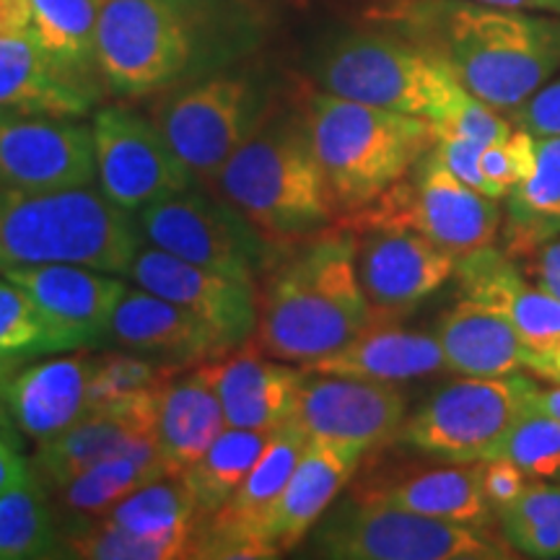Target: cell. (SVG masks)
I'll return each mask as SVG.
<instances>
[{
    "label": "cell",
    "instance_id": "16",
    "mask_svg": "<svg viewBox=\"0 0 560 560\" xmlns=\"http://www.w3.org/2000/svg\"><path fill=\"white\" fill-rule=\"evenodd\" d=\"M96 177L91 128L73 117L0 109V190H60Z\"/></svg>",
    "mask_w": 560,
    "mask_h": 560
},
{
    "label": "cell",
    "instance_id": "25",
    "mask_svg": "<svg viewBox=\"0 0 560 560\" xmlns=\"http://www.w3.org/2000/svg\"><path fill=\"white\" fill-rule=\"evenodd\" d=\"M94 355L70 350L50 361L32 363L3 387L5 410L13 425L37 444H45L91 410Z\"/></svg>",
    "mask_w": 560,
    "mask_h": 560
},
{
    "label": "cell",
    "instance_id": "31",
    "mask_svg": "<svg viewBox=\"0 0 560 560\" xmlns=\"http://www.w3.org/2000/svg\"><path fill=\"white\" fill-rule=\"evenodd\" d=\"M361 495L444 522L490 527L495 520L482 488V462H446V467L402 475Z\"/></svg>",
    "mask_w": 560,
    "mask_h": 560
},
{
    "label": "cell",
    "instance_id": "45",
    "mask_svg": "<svg viewBox=\"0 0 560 560\" xmlns=\"http://www.w3.org/2000/svg\"><path fill=\"white\" fill-rule=\"evenodd\" d=\"M532 283L560 299V236L545 240L514 257Z\"/></svg>",
    "mask_w": 560,
    "mask_h": 560
},
{
    "label": "cell",
    "instance_id": "6",
    "mask_svg": "<svg viewBox=\"0 0 560 560\" xmlns=\"http://www.w3.org/2000/svg\"><path fill=\"white\" fill-rule=\"evenodd\" d=\"M319 91L402 115L444 122L467 94L441 62L387 30L350 32L327 42L312 62Z\"/></svg>",
    "mask_w": 560,
    "mask_h": 560
},
{
    "label": "cell",
    "instance_id": "9",
    "mask_svg": "<svg viewBox=\"0 0 560 560\" xmlns=\"http://www.w3.org/2000/svg\"><path fill=\"white\" fill-rule=\"evenodd\" d=\"M532 376H465L439 387L405 418L400 441L439 462H482L511 425L532 408Z\"/></svg>",
    "mask_w": 560,
    "mask_h": 560
},
{
    "label": "cell",
    "instance_id": "47",
    "mask_svg": "<svg viewBox=\"0 0 560 560\" xmlns=\"http://www.w3.org/2000/svg\"><path fill=\"white\" fill-rule=\"evenodd\" d=\"M30 472L32 467L26 465V459L21 457L16 446L11 444L9 429L0 425V493H5V490L13 486H19V482Z\"/></svg>",
    "mask_w": 560,
    "mask_h": 560
},
{
    "label": "cell",
    "instance_id": "18",
    "mask_svg": "<svg viewBox=\"0 0 560 560\" xmlns=\"http://www.w3.org/2000/svg\"><path fill=\"white\" fill-rule=\"evenodd\" d=\"M128 278L136 280L140 289L159 293L198 314L226 340L231 350L249 342L257 330V317H260L257 283L185 262L153 244L140 247Z\"/></svg>",
    "mask_w": 560,
    "mask_h": 560
},
{
    "label": "cell",
    "instance_id": "36",
    "mask_svg": "<svg viewBox=\"0 0 560 560\" xmlns=\"http://www.w3.org/2000/svg\"><path fill=\"white\" fill-rule=\"evenodd\" d=\"M50 495L34 470L0 493V560L60 556Z\"/></svg>",
    "mask_w": 560,
    "mask_h": 560
},
{
    "label": "cell",
    "instance_id": "28",
    "mask_svg": "<svg viewBox=\"0 0 560 560\" xmlns=\"http://www.w3.org/2000/svg\"><path fill=\"white\" fill-rule=\"evenodd\" d=\"M226 429L223 405L202 363L170 376L156 389L153 433L172 475L195 465Z\"/></svg>",
    "mask_w": 560,
    "mask_h": 560
},
{
    "label": "cell",
    "instance_id": "40",
    "mask_svg": "<svg viewBox=\"0 0 560 560\" xmlns=\"http://www.w3.org/2000/svg\"><path fill=\"white\" fill-rule=\"evenodd\" d=\"M179 374V369L145 359L140 353H104L94 355V376H91L89 400L91 408L104 402L125 400V397L145 395L159 389L170 376Z\"/></svg>",
    "mask_w": 560,
    "mask_h": 560
},
{
    "label": "cell",
    "instance_id": "20",
    "mask_svg": "<svg viewBox=\"0 0 560 560\" xmlns=\"http://www.w3.org/2000/svg\"><path fill=\"white\" fill-rule=\"evenodd\" d=\"M100 522L107 560L190 558L198 509L182 475H164L122 499Z\"/></svg>",
    "mask_w": 560,
    "mask_h": 560
},
{
    "label": "cell",
    "instance_id": "15",
    "mask_svg": "<svg viewBox=\"0 0 560 560\" xmlns=\"http://www.w3.org/2000/svg\"><path fill=\"white\" fill-rule=\"evenodd\" d=\"M310 436L296 420L280 425L234 495L213 516L198 522L190 558H278L270 542L272 516L304 454Z\"/></svg>",
    "mask_w": 560,
    "mask_h": 560
},
{
    "label": "cell",
    "instance_id": "19",
    "mask_svg": "<svg viewBox=\"0 0 560 560\" xmlns=\"http://www.w3.org/2000/svg\"><path fill=\"white\" fill-rule=\"evenodd\" d=\"M45 314L58 335L62 353L109 340V325L130 285L112 272L83 265H19L0 270Z\"/></svg>",
    "mask_w": 560,
    "mask_h": 560
},
{
    "label": "cell",
    "instance_id": "44",
    "mask_svg": "<svg viewBox=\"0 0 560 560\" xmlns=\"http://www.w3.org/2000/svg\"><path fill=\"white\" fill-rule=\"evenodd\" d=\"M511 122L532 136H560V75L511 109Z\"/></svg>",
    "mask_w": 560,
    "mask_h": 560
},
{
    "label": "cell",
    "instance_id": "34",
    "mask_svg": "<svg viewBox=\"0 0 560 560\" xmlns=\"http://www.w3.org/2000/svg\"><path fill=\"white\" fill-rule=\"evenodd\" d=\"M270 436L272 431H247L229 425L208 446V452L182 472L192 493L195 509H198V522L213 516L234 495V490L242 486L255 462L260 459Z\"/></svg>",
    "mask_w": 560,
    "mask_h": 560
},
{
    "label": "cell",
    "instance_id": "5",
    "mask_svg": "<svg viewBox=\"0 0 560 560\" xmlns=\"http://www.w3.org/2000/svg\"><path fill=\"white\" fill-rule=\"evenodd\" d=\"M314 156L340 213L382 198L436 145V125L317 91L304 107Z\"/></svg>",
    "mask_w": 560,
    "mask_h": 560
},
{
    "label": "cell",
    "instance_id": "52",
    "mask_svg": "<svg viewBox=\"0 0 560 560\" xmlns=\"http://www.w3.org/2000/svg\"><path fill=\"white\" fill-rule=\"evenodd\" d=\"M556 236H560V226H558V234Z\"/></svg>",
    "mask_w": 560,
    "mask_h": 560
},
{
    "label": "cell",
    "instance_id": "35",
    "mask_svg": "<svg viewBox=\"0 0 560 560\" xmlns=\"http://www.w3.org/2000/svg\"><path fill=\"white\" fill-rule=\"evenodd\" d=\"M100 11L102 0H32V32L60 66L94 81Z\"/></svg>",
    "mask_w": 560,
    "mask_h": 560
},
{
    "label": "cell",
    "instance_id": "41",
    "mask_svg": "<svg viewBox=\"0 0 560 560\" xmlns=\"http://www.w3.org/2000/svg\"><path fill=\"white\" fill-rule=\"evenodd\" d=\"M532 170H535V136L527 130L514 128L506 140L482 149V174L495 200H503L514 187H520Z\"/></svg>",
    "mask_w": 560,
    "mask_h": 560
},
{
    "label": "cell",
    "instance_id": "1",
    "mask_svg": "<svg viewBox=\"0 0 560 560\" xmlns=\"http://www.w3.org/2000/svg\"><path fill=\"white\" fill-rule=\"evenodd\" d=\"M369 19L433 55L467 94L511 112L560 70L556 13L472 0H380Z\"/></svg>",
    "mask_w": 560,
    "mask_h": 560
},
{
    "label": "cell",
    "instance_id": "24",
    "mask_svg": "<svg viewBox=\"0 0 560 560\" xmlns=\"http://www.w3.org/2000/svg\"><path fill=\"white\" fill-rule=\"evenodd\" d=\"M156 389L91 408L60 436L39 444L32 467L45 488H58L96 462L136 450L153 433Z\"/></svg>",
    "mask_w": 560,
    "mask_h": 560
},
{
    "label": "cell",
    "instance_id": "42",
    "mask_svg": "<svg viewBox=\"0 0 560 560\" xmlns=\"http://www.w3.org/2000/svg\"><path fill=\"white\" fill-rule=\"evenodd\" d=\"M499 112L501 109L490 107V104L478 100V96L465 94L457 104H454V109L446 115V120L436 125V130L467 138L472 140V143L482 145V149H488V145L506 140L516 128L514 122L501 117Z\"/></svg>",
    "mask_w": 560,
    "mask_h": 560
},
{
    "label": "cell",
    "instance_id": "50",
    "mask_svg": "<svg viewBox=\"0 0 560 560\" xmlns=\"http://www.w3.org/2000/svg\"><path fill=\"white\" fill-rule=\"evenodd\" d=\"M537 410L548 412L552 418H560V384L552 389H537L535 400H532Z\"/></svg>",
    "mask_w": 560,
    "mask_h": 560
},
{
    "label": "cell",
    "instance_id": "14",
    "mask_svg": "<svg viewBox=\"0 0 560 560\" xmlns=\"http://www.w3.org/2000/svg\"><path fill=\"white\" fill-rule=\"evenodd\" d=\"M91 138L100 190L130 213L198 185L156 120L136 109H100L91 122Z\"/></svg>",
    "mask_w": 560,
    "mask_h": 560
},
{
    "label": "cell",
    "instance_id": "30",
    "mask_svg": "<svg viewBox=\"0 0 560 560\" xmlns=\"http://www.w3.org/2000/svg\"><path fill=\"white\" fill-rule=\"evenodd\" d=\"M446 369L462 376H506L524 369V346L499 312L462 296L436 322Z\"/></svg>",
    "mask_w": 560,
    "mask_h": 560
},
{
    "label": "cell",
    "instance_id": "27",
    "mask_svg": "<svg viewBox=\"0 0 560 560\" xmlns=\"http://www.w3.org/2000/svg\"><path fill=\"white\" fill-rule=\"evenodd\" d=\"M363 459L361 450L310 439L272 516L270 542L280 552L296 548L327 514Z\"/></svg>",
    "mask_w": 560,
    "mask_h": 560
},
{
    "label": "cell",
    "instance_id": "23",
    "mask_svg": "<svg viewBox=\"0 0 560 560\" xmlns=\"http://www.w3.org/2000/svg\"><path fill=\"white\" fill-rule=\"evenodd\" d=\"M109 340L164 366L185 371L229 353L206 319L145 289H128L109 325Z\"/></svg>",
    "mask_w": 560,
    "mask_h": 560
},
{
    "label": "cell",
    "instance_id": "12",
    "mask_svg": "<svg viewBox=\"0 0 560 560\" xmlns=\"http://www.w3.org/2000/svg\"><path fill=\"white\" fill-rule=\"evenodd\" d=\"M361 213L408 223L457 260L490 247L501 229L499 200L454 177L436 149L425 153L408 177L392 185L382 198L361 208Z\"/></svg>",
    "mask_w": 560,
    "mask_h": 560
},
{
    "label": "cell",
    "instance_id": "3",
    "mask_svg": "<svg viewBox=\"0 0 560 560\" xmlns=\"http://www.w3.org/2000/svg\"><path fill=\"white\" fill-rule=\"evenodd\" d=\"M278 249L327 229L338 213L306 132L304 107H268L208 187Z\"/></svg>",
    "mask_w": 560,
    "mask_h": 560
},
{
    "label": "cell",
    "instance_id": "46",
    "mask_svg": "<svg viewBox=\"0 0 560 560\" xmlns=\"http://www.w3.org/2000/svg\"><path fill=\"white\" fill-rule=\"evenodd\" d=\"M527 486V475H524L514 462L509 459H482V488L490 506L501 509L509 501H514Z\"/></svg>",
    "mask_w": 560,
    "mask_h": 560
},
{
    "label": "cell",
    "instance_id": "29",
    "mask_svg": "<svg viewBox=\"0 0 560 560\" xmlns=\"http://www.w3.org/2000/svg\"><path fill=\"white\" fill-rule=\"evenodd\" d=\"M306 371L402 384L446 371V359L441 353L436 335L371 322L353 340L332 350L325 359L310 363Z\"/></svg>",
    "mask_w": 560,
    "mask_h": 560
},
{
    "label": "cell",
    "instance_id": "11",
    "mask_svg": "<svg viewBox=\"0 0 560 560\" xmlns=\"http://www.w3.org/2000/svg\"><path fill=\"white\" fill-rule=\"evenodd\" d=\"M265 109V94L252 75L219 73L166 96L153 120L195 182L210 187Z\"/></svg>",
    "mask_w": 560,
    "mask_h": 560
},
{
    "label": "cell",
    "instance_id": "37",
    "mask_svg": "<svg viewBox=\"0 0 560 560\" xmlns=\"http://www.w3.org/2000/svg\"><path fill=\"white\" fill-rule=\"evenodd\" d=\"M503 540L520 556L556 560L560 558V486L527 480L514 501L495 509Z\"/></svg>",
    "mask_w": 560,
    "mask_h": 560
},
{
    "label": "cell",
    "instance_id": "39",
    "mask_svg": "<svg viewBox=\"0 0 560 560\" xmlns=\"http://www.w3.org/2000/svg\"><path fill=\"white\" fill-rule=\"evenodd\" d=\"M486 459H509L532 480L560 475V418L537 410L535 405L503 433Z\"/></svg>",
    "mask_w": 560,
    "mask_h": 560
},
{
    "label": "cell",
    "instance_id": "22",
    "mask_svg": "<svg viewBox=\"0 0 560 560\" xmlns=\"http://www.w3.org/2000/svg\"><path fill=\"white\" fill-rule=\"evenodd\" d=\"M231 429L276 431L296 418L306 369L262 355L260 346H240L202 363Z\"/></svg>",
    "mask_w": 560,
    "mask_h": 560
},
{
    "label": "cell",
    "instance_id": "32",
    "mask_svg": "<svg viewBox=\"0 0 560 560\" xmlns=\"http://www.w3.org/2000/svg\"><path fill=\"white\" fill-rule=\"evenodd\" d=\"M172 475L166 467L164 457H161L159 441L149 439L138 444L136 450L115 454L89 470H83L73 478L55 488L58 493L60 506L68 516L83 520L86 524L107 516L112 509L145 482Z\"/></svg>",
    "mask_w": 560,
    "mask_h": 560
},
{
    "label": "cell",
    "instance_id": "4",
    "mask_svg": "<svg viewBox=\"0 0 560 560\" xmlns=\"http://www.w3.org/2000/svg\"><path fill=\"white\" fill-rule=\"evenodd\" d=\"M138 219L102 190H0V270L83 265L128 278L143 247Z\"/></svg>",
    "mask_w": 560,
    "mask_h": 560
},
{
    "label": "cell",
    "instance_id": "13",
    "mask_svg": "<svg viewBox=\"0 0 560 560\" xmlns=\"http://www.w3.org/2000/svg\"><path fill=\"white\" fill-rule=\"evenodd\" d=\"M355 270L374 319L400 317L457 272V257L408 223L355 213Z\"/></svg>",
    "mask_w": 560,
    "mask_h": 560
},
{
    "label": "cell",
    "instance_id": "51",
    "mask_svg": "<svg viewBox=\"0 0 560 560\" xmlns=\"http://www.w3.org/2000/svg\"><path fill=\"white\" fill-rule=\"evenodd\" d=\"M5 416H9V410H5V400H3V387H0V425H5Z\"/></svg>",
    "mask_w": 560,
    "mask_h": 560
},
{
    "label": "cell",
    "instance_id": "2",
    "mask_svg": "<svg viewBox=\"0 0 560 560\" xmlns=\"http://www.w3.org/2000/svg\"><path fill=\"white\" fill-rule=\"evenodd\" d=\"M374 322L355 270L348 226L322 229L283 247L260 293L255 342L270 359L310 363L353 340Z\"/></svg>",
    "mask_w": 560,
    "mask_h": 560
},
{
    "label": "cell",
    "instance_id": "48",
    "mask_svg": "<svg viewBox=\"0 0 560 560\" xmlns=\"http://www.w3.org/2000/svg\"><path fill=\"white\" fill-rule=\"evenodd\" d=\"M32 30V0H0V37Z\"/></svg>",
    "mask_w": 560,
    "mask_h": 560
},
{
    "label": "cell",
    "instance_id": "38",
    "mask_svg": "<svg viewBox=\"0 0 560 560\" xmlns=\"http://www.w3.org/2000/svg\"><path fill=\"white\" fill-rule=\"evenodd\" d=\"M42 353H62L52 325L30 293L11 280H0V366L34 359Z\"/></svg>",
    "mask_w": 560,
    "mask_h": 560
},
{
    "label": "cell",
    "instance_id": "8",
    "mask_svg": "<svg viewBox=\"0 0 560 560\" xmlns=\"http://www.w3.org/2000/svg\"><path fill=\"white\" fill-rule=\"evenodd\" d=\"M200 30L192 0H102L96 68L122 96L170 89L198 60Z\"/></svg>",
    "mask_w": 560,
    "mask_h": 560
},
{
    "label": "cell",
    "instance_id": "26",
    "mask_svg": "<svg viewBox=\"0 0 560 560\" xmlns=\"http://www.w3.org/2000/svg\"><path fill=\"white\" fill-rule=\"evenodd\" d=\"M96 100V81L60 66L32 30L0 37V109L81 117Z\"/></svg>",
    "mask_w": 560,
    "mask_h": 560
},
{
    "label": "cell",
    "instance_id": "7",
    "mask_svg": "<svg viewBox=\"0 0 560 560\" xmlns=\"http://www.w3.org/2000/svg\"><path fill=\"white\" fill-rule=\"evenodd\" d=\"M312 556L332 560H509L516 550L490 527L444 522L355 495L312 532Z\"/></svg>",
    "mask_w": 560,
    "mask_h": 560
},
{
    "label": "cell",
    "instance_id": "33",
    "mask_svg": "<svg viewBox=\"0 0 560 560\" xmlns=\"http://www.w3.org/2000/svg\"><path fill=\"white\" fill-rule=\"evenodd\" d=\"M560 226V136H535V170L506 195V252L522 255Z\"/></svg>",
    "mask_w": 560,
    "mask_h": 560
},
{
    "label": "cell",
    "instance_id": "21",
    "mask_svg": "<svg viewBox=\"0 0 560 560\" xmlns=\"http://www.w3.org/2000/svg\"><path fill=\"white\" fill-rule=\"evenodd\" d=\"M454 278L462 296L499 312L514 327L524 346V369L535 371L560 348V299L532 283L509 252L493 244L475 249L459 257Z\"/></svg>",
    "mask_w": 560,
    "mask_h": 560
},
{
    "label": "cell",
    "instance_id": "10",
    "mask_svg": "<svg viewBox=\"0 0 560 560\" xmlns=\"http://www.w3.org/2000/svg\"><path fill=\"white\" fill-rule=\"evenodd\" d=\"M140 234L179 260L223 276L257 283L276 262L270 244L234 206L208 187L195 185L136 213Z\"/></svg>",
    "mask_w": 560,
    "mask_h": 560
},
{
    "label": "cell",
    "instance_id": "43",
    "mask_svg": "<svg viewBox=\"0 0 560 560\" xmlns=\"http://www.w3.org/2000/svg\"><path fill=\"white\" fill-rule=\"evenodd\" d=\"M439 159L444 161V166L454 177L470 185L472 190H480L482 195H490L488 179L482 174V145L472 143V140L452 136V132H439L436 130V145ZM493 198V195H490Z\"/></svg>",
    "mask_w": 560,
    "mask_h": 560
},
{
    "label": "cell",
    "instance_id": "49",
    "mask_svg": "<svg viewBox=\"0 0 560 560\" xmlns=\"http://www.w3.org/2000/svg\"><path fill=\"white\" fill-rule=\"evenodd\" d=\"M472 3L503 5V9H524V11L556 13V16H560V0H472Z\"/></svg>",
    "mask_w": 560,
    "mask_h": 560
},
{
    "label": "cell",
    "instance_id": "17",
    "mask_svg": "<svg viewBox=\"0 0 560 560\" xmlns=\"http://www.w3.org/2000/svg\"><path fill=\"white\" fill-rule=\"evenodd\" d=\"M405 418L408 397L397 384L306 374L293 420L310 439L335 441L366 454L400 439Z\"/></svg>",
    "mask_w": 560,
    "mask_h": 560
}]
</instances>
